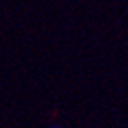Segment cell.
I'll return each instance as SVG.
<instances>
[{"mask_svg": "<svg viewBox=\"0 0 128 128\" xmlns=\"http://www.w3.org/2000/svg\"><path fill=\"white\" fill-rule=\"evenodd\" d=\"M53 128H58V126H53Z\"/></svg>", "mask_w": 128, "mask_h": 128, "instance_id": "6da1fadb", "label": "cell"}]
</instances>
